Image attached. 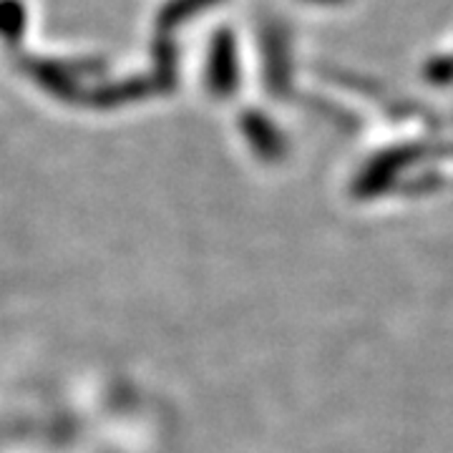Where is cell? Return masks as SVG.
Segmentation results:
<instances>
[{
	"mask_svg": "<svg viewBox=\"0 0 453 453\" xmlns=\"http://www.w3.org/2000/svg\"><path fill=\"white\" fill-rule=\"evenodd\" d=\"M426 76L434 83H453V56H436L426 65Z\"/></svg>",
	"mask_w": 453,
	"mask_h": 453,
	"instance_id": "cell-1",
	"label": "cell"
},
{
	"mask_svg": "<svg viewBox=\"0 0 453 453\" xmlns=\"http://www.w3.org/2000/svg\"><path fill=\"white\" fill-rule=\"evenodd\" d=\"M323 3H342V0H323Z\"/></svg>",
	"mask_w": 453,
	"mask_h": 453,
	"instance_id": "cell-2",
	"label": "cell"
}]
</instances>
